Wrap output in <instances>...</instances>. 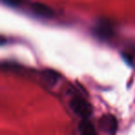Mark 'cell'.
Listing matches in <instances>:
<instances>
[{"label": "cell", "mask_w": 135, "mask_h": 135, "mask_svg": "<svg viewBox=\"0 0 135 135\" xmlns=\"http://www.w3.org/2000/svg\"><path fill=\"white\" fill-rule=\"evenodd\" d=\"M70 105L71 109L74 111V113L78 116L81 117L83 118H87L89 116L92 115L93 107L91 104L85 99L81 97H74L70 102Z\"/></svg>", "instance_id": "6da1fadb"}, {"label": "cell", "mask_w": 135, "mask_h": 135, "mask_svg": "<svg viewBox=\"0 0 135 135\" xmlns=\"http://www.w3.org/2000/svg\"><path fill=\"white\" fill-rule=\"evenodd\" d=\"M100 128L103 131H105L109 133H114L115 131L117 129V126H118V122H117L116 118L111 115H105V116L102 117L99 122Z\"/></svg>", "instance_id": "7a4b0ae2"}, {"label": "cell", "mask_w": 135, "mask_h": 135, "mask_svg": "<svg viewBox=\"0 0 135 135\" xmlns=\"http://www.w3.org/2000/svg\"><path fill=\"white\" fill-rule=\"evenodd\" d=\"M79 131L81 135H97L94 126L91 121L84 118L79 124Z\"/></svg>", "instance_id": "3957f363"}, {"label": "cell", "mask_w": 135, "mask_h": 135, "mask_svg": "<svg viewBox=\"0 0 135 135\" xmlns=\"http://www.w3.org/2000/svg\"><path fill=\"white\" fill-rule=\"evenodd\" d=\"M32 10L35 14L43 17H51L53 15V11L51 10V8L43 4H34L32 6Z\"/></svg>", "instance_id": "277c9868"}, {"label": "cell", "mask_w": 135, "mask_h": 135, "mask_svg": "<svg viewBox=\"0 0 135 135\" xmlns=\"http://www.w3.org/2000/svg\"><path fill=\"white\" fill-rule=\"evenodd\" d=\"M6 4L9 5V6H12V7H17L19 6L20 4L21 3L22 0H3Z\"/></svg>", "instance_id": "5b68a950"}]
</instances>
